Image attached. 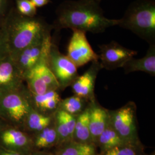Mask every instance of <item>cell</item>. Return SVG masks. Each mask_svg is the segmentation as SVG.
Segmentation results:
<instances>
[{
  "instance_id": "obj_1",
  "label": "cell",
  "mask_w": 155,
  "mask_h": 155,
  "mask_svg": "<svg viewBox=\"0 0 155 155\" xmlns=\"http://www.w3.org/2000/svg\"><path fill=\"white\" fill-rule=\"evenodd\" d=\"M117 24L118 19L104 16L100 3L95 0H65L56 8L55 19L51 26L58 33L69 28L86 33H100Z\"/></svg>"
},
{
  "instance_id": "obj_2",
  "label": "cell",
  "mask_w": 155,
  "mask_h": 155,
  "mask_svg": "<svg viewBox=\"0 0 155 155\" xmlns=\"http://www.w3.org/2000/svg\"><path fill=\"white\" fill-rule=\"evenodd\" d=\"M0 24L5 33L9 55L14 59L21 51L51 33L52 28L41 17L25 16L12 8Z\"/></svg>"
},
{
  "instance_id": "obj_3",
  "label": "cell",
  "mask_w": 155,
  "mask_h": 155,
  "mask_svg": "<svg viewBox=\"0 0 155 155\" xmlns=\"http://www.w3.org/2000/svg\"><path fill=\"white\" fill-rule=\"evenodd\" d=\"M130 31L149 45H155V0L132 2L117 25Z\"/></svg>"
},
{
  "instance_id": "obj_4",
  "label": "cell",
  "mask_w": 155,
  "mask_h": 155,
  "mask_svg": "<svg viewBox=\"0 0 155 155\" xmlns=\"http://www.w3.org/2000/svg\"><path fill=\"white\" fill-rule=\"evenodd\" d=\"M23 88L0 93V118L16 127L24 126L33 107L32 100Z\"/></svg>"
},
{
  "instance_id": "obj_5",
  "label": "cell",
  "mask_w": 155,
  "mask_h": 155,
  "mask_svg": "<svg viewBox=\"0 0 155 155\" xmlns=\"http://www.w3.org/2000/svg\"><path fill=\"white\" fill-rule=\"evenodd\" d=\"M109 121L117 133L127 144H142L138 134L136 105L133 102L115 110H109Z\"/></svg>"
},
{
  "instance_id": "obj_6",
  "label": "cell",
  "mask_w": 155,
  "mask_h": 155,
  "mask_svg": "<svg viewBox=\"0 0 155 155\" xmlns=\"http://www.w3.org/2000/svg\"><path fill=\"white\" fill-rule=\"evenodd\" d=\"M52 38L48 54V65L59 85L60 89H66L71 86L79 76L77 67L67 55L61 53Z\"/></svg>"
},
{
  "instance_id": "obj_7",
  "label": "cell",
  "mask_w": 155,
  "mask_h": 155,
  "mask_svg": "<svg viewBox=\"0 0 155 155\" xmlns=\"http://www.w3.org/2000/svg\"><path fill=\"white\" fill-rule=\"evenodd\" d=\"M86 32L72 30V35L67 47V56L77 67L90 61H99V56L94 52L86 38Z\"/></svg>"
},
{
  "instance_id": "obj_8",
  "label": "cell",
  "mask_w": 155,
  "mask_h": 155,
  "mask_svg": "<svg viewBox=\"0 0 155 155\" xmlns=\"http://www.w3.org/2000/svg\"><path fill=\"white\" fill-rule=\"evenodd\" d=\"M99 61L102 68L113 70L122 68L129 60L137 55V52L122 46L115 41L99 45Z\"/></svg>"
},
{
  "instance_id": "obj_9",
  "label": "cell",
  "mask_w": 155,
  "mask_h": 155,
  "mask_svg": "<svg viewBox=\"0 0 155 155\" xmlns=\"http://www.w3.org/2000/svg\"><path fill=\"white\" fill-rule=\"evenodd\" d=\"M51 40V33H48L24 48L13 59L23 77L38 63Z\"/></svg>"
},
{
  "instance_id": "obj_10",
  "label": "cell",
  "mask_w": 155,
  "mask_h": 155,
  "mask_svg": "<svg viewBox=\"0 0 155 155\" xmlns=\"http://www.w3.org/2000/svg\"><path fill=\"white\" fill-rule=\"evenodd\" d=\"M99 61H92L88 70L82 75H79L71 84L74 95L89 101L95 100L94 87L98 72L102 69Z\"/></svg>"
},
{
  "instance_id": "obj_11",
  "label": "cell",
  "mask_w": 155,
  "mask_h": 155,
  "mask_svg": "<svg viewBox=\"0 0 155 155\" xmlns=\"http://www.w3.org/2000/svg\"><path fill=\"white\" fill-rule=\"evenodd\" d=\"M22 73L10 55L0 61V93L22 87Z\"/></svg>"
},
{
  "instance_id": "obj_12",
  "label": "cell",
  "mask_w": 155,
  "mask_h": 155,
  "mask_svg": "<svg viewBox=\"0 0 155 155\" xmlns=\"http://www.w3.org/2000/svg\"><path fill=\"white\" fill-rule=\"evenodd\" d=\"M109 122V110L100 105L95 100L91 101L89 105V127L92 143L95 145L98 137Z\"/></svg>"
},
{
  "instance_id": "obj_13",
  "label": "cell",
  "mask_w": 155,
  "mask_h": 155,
  "mask_svg": "<svg viewBox=\"0 0 155 155\" xmlns=\"http://www.w3.org/2000/svg\"><path fill=\"white\" fill-rule=\"evenodd\" d=\"M75 123L76 117L59 109L56 111L54 113V124L59 138L57 147L73 141Z\"/></svg>"
},
{
  "instance_id": "obj_14",
  "label": "cell",
  "mask_w": 155,
  "mask_h": 155,
  "mask_svg": "<svg viewBox=\"0 0 155 155\" xmlns=\"http://www.w3.org/2000/svg\"><path fill=\"white\" fill-rule=\"evenodd\" d=\"M125 74L141 71L152 76L155 75V45H150L144 57L140 59L132 58L122 67Z\"/></svg>"
},
{
  "instance_id": "obj_15",
  "label": "cell",
  "mask_w": 155,
  "mask_h": 155,
  "mask_svg": "<svg viewBox=\"0 0 155 155\" xmlns=\"http://www.w3.org/2000/svg\"><path fill=\"white\" fill-rule=\"evenodd\" d=\"M94 144H85L71 141L56 147L54 155H98Z\"/></svg>"
},
{
  "instance_id": "obj_16",
  "label": "cell",
  "mask_w": 155,
  "mask_h": 155,
  "mask_svg": "<svg viewBox=\"0 0 155 155\" xmlns=\"http://www.w3.org/2000/svg\"><path fill=\"white\" fill-rule=\"evenodd\" d=\"M2 143L16 148H28L33 145V140L21 130L13 127L5 129L1 136Z\"/></svg>"
},
{
  "instance_id": "obj_17",
  "label": "cell",
  "mask_w": 155,
  "mask_h": 155,
  "mask_svg": "<svg viewBox=\"0 0 155 155\" xmlns=\"http://www.w3.org/2000/svg\"><path fill=\"white\" fill-rule=\"evenodd\" d=\"M54 120V114L52 115L45 114L35 110L32 107L28 113L23 127L29 131L38 133L50 126Z\"/></svg>"
},
{
  "instance_id": "obj_18",
  "label": "cell",
  "mask_w": 155,
  "mask_h": 155,
  "mask_svg": "<svg viewBox=\"0 0 155 155\" xmlns=\"http://www.w3.org/2000/svg\"><path fill=\"white\" fill-rule=\"evenodd\" d=\"M126 143L111 125L110 121L97 139L96 146L100 149L98 154Z\"/></svg>"
},
{
  "instance_id": "obj_19",
  "label": "cell",
  "mask_w": 155,
  "mask_h": 155,
  "mask_svg": "<svg viewBox=\"0 0 155 155\" xmlns=\"http://www.w3.org/2000/svg\"><path fill=\"white\" fill-rule=\"evenodd\" d=\"M73 141L85 144H93L89 127V106L81 114L76 117Z\"/></svg>"
},
{
  "instance_id": "obj_20",
  "label": "cell",
  "mask_w": 155,
  "mask_h": 155,
  "mask_svg": "<svg viewBox=\"0 0 155 155\" xmlns=\"http://www.w3.org/2000/svg\"><path fill=\"white\" fill-rule=\"evenodd\" d=\"M59 143V138L54 122L50 126L41 130L33 140V146L38 149L48 148L57 147Z\"/></svg>"
},
{
  "instance_id": "obj_21",
  "label": "cell",
  "mask_w": 155,
  "mask_h": 155,
  "mask_svg": "<svg viewBox=\"0 0 155 155\" xmlns=\"http://www.w3.org/2000/svg\"><path fill=\"white\" fill-rule=\"evenodd\" d=\"M90 102L85 98L74 95L64 100H61L58 109L73 116L77 117L89 107Z\"/></svg>"
},
{
  "instance_id": "obj_22",
  "label": "cell",
  "mask_w": 155,
  "mask_h": 155,
  "mask_svg": "<svg viewBox=\"0 0 155 155\" xmlns=\"http://www.w3.org/2000/svg\"><path fill=\"white\" fill-rule=\"evenodd\" d=\"M24 79L27 82L28 89L32 95H41L52 90L32 69L24 75Z\"/></svg>"
},
{
  "instance_id": "obj_23",
  "label": "cell",
  "mask_w": 155,
  "mask_h": 155,
  "mask_svg": "<svg viewBox=\"0 0 155 155\" xmlns=\"http://www.w3.org/2000/svg\"><path fill=\"white\" fill-rule=\"evenodd\" d=\"M98 155H147L143 144H124Z\"/></svg>"
},
{
  "instance_id": "obj_24",
  "label": "cell",
  "mask_w": 155,
  "mask_h": 155,
  "mask_svg": "<svg viewBox=\"0 0 155 155\" xmlns=\"http://www.w3.org/2000/svg\"><path fill=\"white\" fill-rule=\"evenodd\" d=\"M17 12L25 16L33 17L36 16L37 8L30 0H15Z\"/></svg>"
},
{
  "instance_id": "obj_25",
  "label": "cell",
  "mask_w": 155,
  "mask_h": 155,
  "mask_svg": "<svg viewBox=\"0 0 155 155\" xmlns=\"http://www.w3.org/2000/svg\"><path fill=\"white\" fill-rule=\"evenodd\" d=\"M59 94L56 90H50L45 93L41 95H32L31 94V97H32L33 102H32V106H35L37 109L43 105L48 100L57 96Z\"/></svg>"
},
{
  "instance_id": "obj_26",
  "label": "cell",
  "mask_w": 155,
  "mask_h": 155,
  "mask_svg": "<svg viewBox=\"0 0 155 155\" xmlns=\"http://www.w3.org/2000/svg\"><path fill=\"white\" fill-rule=\"evenodd\" d=\"M61 101V99L59 95H58L57 96L47 101L43 105L41 106L38 109L41 110L40 111V113L44 114H45V112L54 111V113H55L58 109Z\"/></svg>"
},
{
  "instance_id": "obj_27",
  "label": "cell",
  "mask_w": 155,
  "mask_h": 155,
  "mask_svg": "<svg viewBox=\"0 0 155 155\" xmlns=\"http://www.w3.org/2000/svg\"><path fill=\"white\" fill-rule=\"evenodd\" d=\"M9 56V51L5 35L0 24V61Z\"/></svg>"
},
{
  "instance_id": "obj_28",
  "label": "cell",
  "mask_w": 155,
  "mask_h": 155,
  "mask_svg": "<svg viewBox=\"0 0 155 155\" xmlns=\"http://www.w3.org/2000/svg\"><path fill=\"white\" fill-rule=\"evenodd\" d=\"M6 2L7 0H0V22L5 16L4 13L5 12Z\"/></svg>"
},
{
  "instance_id": "obj_29",
  "label": "cell",
  "mask_w": 155,
  "mask_h": 155,
  "mask_svg": "<svg viewBox=\"0 0 155 155\" xmlns=\"http://www.w3.org/2000/svg\"><path fill=\"white\" fill-rule=\"evenodd\" d=\"M36 8L42 7L47 5L51 2L50 0H30Z\"/></svg>"
},
{
  "instance_id": "obj_30",
  "label": "cell",
  "mask_w": 155,
  "mask_h": 155,
  "mask_svg": "<svg viewBox=\"0 0 155 155\" xmlns=\"http://www.w3.org/2000/svg\"><path fill=\"white\" fill-rule=\"evenodd\" d=\"M0 155H22V154L18 152H6L4 151L1 153Z\"/></svg>"
},
{
  "instance_id": "obj_31",
  "label": "cell",
  "mask_w": 155,
  "mask_h": 155,
  "mask_svg": "<svg viewBox=\"0 0 155 155\" xmlns=\"http://www.w3.org/2000/svg\"><path fill=\"white\" fill-rule=\"evenodd\" d=\"M35 155H54V154H50V153H39Z\"/></svg>"
},
{
  "instance_id": "obj_32",
  "label": "cell",
  "mask_w": 155,
  "mask_h": 155,
  "mask_svg": "<svg viewBox=\"0 0 155 155\" xmlns=\"http://www.w3.org/2000/svg\"><path fill=\"white\" fill-rule=\"evenodd\" d=\"M95 1H96L97 2H99V3H100V2L102 1V0H95Z\"/></svg>"
},
{
  "instance_id": "obj_33",
  "label": "cell",
  "mask_w": 155,
  "mask_h": 155,
  "mask_svg": "<svg viewBox=\"0 0 155 155\" xmlns=\"http://www.w3.org/2000/svg\"><path fill=\"white\" fill-rule=\"evenodd\" d=\"M155 155V153H152V154H151V155Z\"/></svg>"
}]
</instances>
